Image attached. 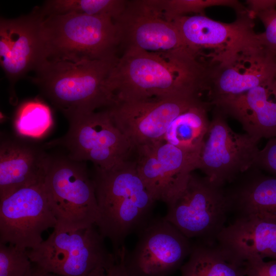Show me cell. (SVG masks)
Segmentation results:
<instances>
[{
	"instance_id": "f1b7e54d",
	"label": "cell",
	"mask_w": 276,
	"mask_h": 276,
	"mask_svg": "<svg viewBox=\"0 0 276 276\" xmlns=\"http://www.w3.org/2000/svg\"><path fill=\"white\" fill-rule=\"evenodd\" d=\"M253 167L276 176V137L269 139L264 148L259 149Z\"/></svg>"
},
{
	"instance_id": "8992f818",
	"label": "cell",
	"mask_w": 276,
	"mask_h": 276,
	"mask_svg": "<svg viewBox=\"0 0 276 276\" xmlns=\"http://www.w3.org/2000/svg\"><path fill=\"white\" fill-rule=\"evenodd\" d=\"M95 226L71 231L54 229L47 239L27 249L31 261L39 270L60 276H91L106 270L117 260Z\"/></svg>"
},
{
	"instance_id": "484cf974",
	"label": "cell",
	"mask_w": 276,
	"mask_h": 276,
	"mask_svg": "<svg viewBox=\"0 0 276 276\" xmlns=\"http://www.w3.org/2000/svg\"><path fill=\"white\" fill-rule=\"evenodd\" d=\"M154 2L164 17L169 21L191 14L205 15V10L214 6L228 7L237 14L247 10L246 7L236 0H154Z\"/></svg>"
},
{
	"instance_id": "e575fe53",
	"label": "cell",
	"mask_w": 276,
	"mask_h": 276,
	"mask_svg": "<svg viewBox=\"0 0 276 276\" xmlns=\"http://www.w3.org/2000/svg\"><path fill=\"white\" fill-rule=\"evenodd\" d=\"M105 270H100L96 272L94 274L92 275L91 276H103L105 273Z\"/></svg>"
},
{
	"instance_id": "3957f363",
	"label": "cell",
	"mask_w": 276,
	"mask_h": 276,
	"mask_svg": "<svg viewBox=\"0 0 276 276\" xmlns=\"http://www.w3.org/2000/svg\"><path fill=\"white\" fill-rule=\"evenodd\" d=\"M119 57L79 62L47 60L32 81L68 120L116 103L108 79Z\"/></svg>"
},
{
	"instance_id": "d6986e66",
	"label": "cell",
	"mask_w": 276,
	"mask_h": 276,
	"mask_svg": "<svg viewBox=\"0 0 276 276\" xmlns=\"http://www.w3.org/2000/svg\"><path fill=\"white\" fill-rule=\"evenodd\" d=\"M226 188L230 213L236 218H258L276 222V176L252 167Z\"/></svg>"
},
{
	"instance_id": "8fae6325",
	"label": "cell",
	"mask_w": 276,
	"mask_h": 276,
	"mask_svg": "<svg viewBox=\"0 0 276 276\" xmlns=\"http://www.w3.org/2000/svg\"><path fill=\"white\" fill-rule=\"evenodd\" d=\"M198 164L211 181L225 186L254 167L259 141L238 133L228 125L225 116L215 108Z\"/></svg>"
},
{
	"instance_id": "9c48e42d",
	"label": "cell",
	"mask_w": 276,
	"mask_h": 276,
	"mask_svg": "<svg viewBox=\"0 0 276 276\" xmlns=\"http://www.w3.org/2000/svg\"><path fill=\"white\" fill-rule=\"evenodd\" d=\"M63 137L45 143L44 147L60 146L74 161L89 160L97 170H108L129 159L134 150L129 140L113 122L107 109L93 112L70 120Z\"/></svg>"
},
{
	"instance_id": "e0dca14e",
	"label": "cell",
	"mask_w": 276,
	"mask_h": 276,
	"mask_svg": "<svg viewBox=\"0 0 276 276\" xmlns=\"http://www.w3.org/2000/svg\"><path fill=\"white\" fill-rule=\"evenodd\" d=\"M51 156L39 146L16 137H1L0 199L44 181Z\"/></svg>"
},
{
	"instance_id": "7c38bea8",
	"label": "cell",
	"mask_w": 276,
	"mask_h": 276,
	"mask_svg": "<svg viewBox=\"0 0 276 276\" xmlns=\"http://www.w3.org/2000/svg\"><path fill=\"white\" fill-rule=\"evenodd\" d=\"M56 225L44 181L20 188L0 199L1 243L33 249L43 241L42 233Z\"/></svg>"
},
{
	"instance_id": "d4e9b609",
	"label": "cell",
	"mask_w": 276,
	"mask_h": 276,
	"mask_svg": "<svg viewBox=\"0 0 276 276\" xmlns=\"http://www.w3.org/2000/svg\"><path fill=\"white\" fill-rule=\"evenodd\" d=\"M53 125L50 108L38 100L22 104L16 113L14 127L18 135L39 139L45 135Z\"/></svg>"
},
{
	"instance_id": "4dcf8cb0",
	"label": "cell",
	"mask_w": 276,
	"mask_h": 276,
	"mask_svg": "<svg viewBox=\"0 0 276 276\" xmlns=\"http://www.w3.org/2000/svg\"><path fill=\"white\" fill-rule=\"evenodd\" d=\"M245 3L247 10L255 18L260 12L276 8V0H247Z\"/></svg>"
},
{
	"instance_id": "4fadbf2b",
	"label": "cell",
	"mask_w": 276,
	"mask_h": 276,
	"mask_svg": "<svg viewBox=\"0 0 276 276\" xmlns=\"http://www.w3.org/2000/svg\"><path fill=\"white\" fill-rule=\"evenodd\" d=\"M201 101L197 97H175L117 102L107 110L135 150L163 141L171 122Z\"/></svg>"
},
{
	"instance_id": "9a60e30c",
	"label": "cell",
	"mask_w": 276,
	"mask_h": 276,
	"mask_svg": "<svg viewBox=\"0 0 276 276\" xmlns=\"http://www.w3.org/2000/svg\"><path fill=\"white\" fill-rule=\"evenodd\" d=\"M40 7L15 18L0 19V62L12 92L16 83L47 60L40 35Z\"/></svg>"
},
{
	"instance_id": "6da1fadb",
	"label": "cell",
	"mask_w": 276,
	"mask_h": 276,
	"mask_svg": "<svg viewBox=\"0 0 276 276\" xmlns=\"http://www.w3.org/2000/svg\"><path fill=\"white\" fill-rule=\"evenodd\" d=\"M208 72V66L189 50L165 53L128 49L119 58L108 86L116 103L199 98L206 91Z\"/></svg>"
},
{
	"instance_id": "cb8c5ba5",
	"label": "cell",
	"mask_w": 276,
	"mask_h": 276,
	"mask_svg": "<svg viewBox=\"0 0 276 276\" xmlns=\"http://www.w3.org/2000/svg\"><path fill=\"white\" fill-rule=\"evenodd\" d=\"M125 0H49L40 7L44 17L66 13L104 16L117 19L124 11Z\"/></svg>"
},
{
	"instance_id": "7a4b0ae2",
	"label": "cell",
	"mask_w": 276,
	"mask_h": 276,
	"mask_svg": "<svg viewBox=\"0 0 276 276\" xmlns=\"http://www.w3.org/2000/svg\"><path fill=\"white\" fill-rule=\"evenodd\" d=\"M93 180L99 210L95 225L110 240L118 260L126 238L152 218L155 201L139 174L135 159H128L108 170H97Z\"/></svg>"
},
{
	"instance_id": "5bb4252c",
	"label": "cell",
	"mask_w": 276,
	"mask_h": 276,
	"mask_svg": "<svg viewBox=\"0 0 276 276\" xmlns=\"http://www.w3.org/2000/svg\"><path fill=\"white\" fill-rule=\"evenodd\" d=\"M114 21L120 47L124 51L136 49L165 53L190 51L176 25L164 17L153 0L127 1L124 11Z\"/></svg>"
},
{
	"instance_id": "277c9868",
	"label": "cell",
	"mask_w": 276,
	"mask_h": 276,
	"mask_svg": "<svg viewBox=\"0 0 276 276\" xmlns=\"http://www.w3.org/2000/svg\"><path fill=\"white\" fill-rule=\"evenodd\" d=\"M40 35L48 60L79 62L117 55L120 39L111 18L66 13L44 17Z\"/></svg>"
},
{
	"instance_id": "603a6c76",
	"label": "cell",
	"mask_w": 276,
	"mask_h": 276,
	"mask_svg": "<svg viewBox=\"0 0 276 276\" xmlns=\"http://www.w3.org/2000/svg\"><path fill=\"white\" fill-rule=\"evenodd\" d=\"M210 106L201 101L180 113L169 125L163 141L199 159L210 127Z\"/></svg>"
},
{
	"instance_id": "44dd1931",
	"label": "cell",
	"mask_w": 276,
	"mask_h": 276,
	"mask_svg": "<svg viewBox=\"0 0 276 276\" xmlns=\"http://www.w3.org/2000/svg\"><path fill=\"white\" fill-rule=\"evenodd\" d=\"M152 146L159 163L158 201L168 205L185 188L193 171L198 169L199 159L163 141Z\"/></svg>"
},
{
	"instance_id": "7402d4cb",
	"label": "cell",
	"mask_w": 276,
	"mask_h": 276,
	"mask_svg": "<svg viewBox=\"0 0 276 276\" xmlns=\"http://www.w3.org/2000/svg\"><path fill=\"white\" fill-rule=\"evenodd\" d=\"M180 276H246L245 262L237 259L217 241L192 245Z\"/></svg>"
},
{
	"instance_id": "1f68e13d",
	"label": "cell",
	"mask_w": 276,
	"mask_h": 276,
	"mask_svg": "<svg viewBox=\"0 0 276 276\" xmlns=\"http://www.w3.org/2000/svg\"><path fill=\"white\" fill-rule=\"evenodd\" d=\"M103 276H131L127 271L122 260L116 261L108 267Z\"/></svg>"
},
{
	"instance_id": "52a82bcc",
	"label": "cell",
	"mask_w": 276,
	"mask_h": 276,
	"mask_svg": "<svg viewBox=\"0 0 276 276\" xmlns=\"http://www.w3.org/2000/svg\"><path fill=\"white\" fill-rule=\"evenodd\" d=\"M224 187L192 173L185 188L167 205L164 218L190 239L216 242L230 213Z\"/></svg>"
},
{
	"instance_id": "5b68a950",
	"label": "cell",
	"mask_w": 276,
	"mask_h": 276,
	"mask_svg": "<svg viewBox=\"0 0 276 276\" xmlns=\"http://www.w3.org/2000/svg\"><path fill=\"white\" fill-rule=\"evenodd\" d=\"M44 186L57 220L54 229L71 231L96 225L99 210L95 186L81 162L51 156Z\"/></svg>"
},
{
	"instance_id": "ffe728a7",
	"label": "cell",
	"mask_w": 276,
	"mask_h": 276,
	"mask_svg": "<svg viewBox=\"0 0 276 276\" xmlns=\"http://www.w3.org/2000/svg\"><path fill=\"white\" fill-rule=\"evenodd\" d=\"M217 242L243 262L254 255L276 260V222L236 218L224 227Z\"/></svg>"
},
{
	"instance_id": "30bf717a",
	"label": "cell",
	"mask_w": 276,
	"mask_h": 276,
	"mask_svg": "<svg viewBox=\"0 0 276 276\" xmlns=\"http://www.w3.org/2000/svg\"><path fill=\"white\" fill-rule=\"evenodd\" d=\"M137 235L132 250L125 249L119 259L131 276H169L192 250L190 239L164 217L152 218Z\"/></svg>"
},
{
	"instance_id": "ba28073f",
	"label": "cell",
	"mask_w": 276,
	"mask_h": 276,
	"mask_svg": "<svg viewBox=\"0 0 276 276\" xmlns=\"http://www.w3.org/2000/svg\"><path fill=\"white\" fill-rule=\"evenodd\" d=\"M247 11L225 23L205 15H189L173 22L187 47L209 67L262 45L255 31L254 19Z\"/></svg>"
},
{
	"instance_id": "f546056e",
	"label": "cell",
	"mask_w": 276,
	"mask_h": 276,
	"mask_svg": "<svg viewBox=\"0 0 276 276\" xmlns=\"http://www.w3.org/2000/svg\"><path fill=\"white\" fill-rule=\"evenodd\" d=\"M246 276H276V260L266 262L258 255L245 261Z\"/></svg>"
},
{
	"instance_id": "d6a6232c",
	"label": "cell",
	"mask_w": 276,
	"mask_h": 276,
	"mask_svg": "<svg viewBox=\"0 0 276 276\" xmlns=\"http://www.w3.org/2000/svg\"><path fill=\"white\" fill-rule=\"evenodd\" d=\"M32 276H60V275L52 273L44 272L38 269L34 265V272Z\"/></svg>"
},
{
	"instance_id": "836d02e7",
	"label": "cell",
	"mask_w": 276,
	"mask_h": 276,
	"mask_svg": "<svg viewBox=\"0 0 276 276\" xmlns=\"http://www.w3.org/2000/svg\"><path fill=\"white\" fill-rule=\"evenodd\" d=\"M269 85H270V87L272 93L274 94V95L276 97V74L275 75L274 78L273 79L272 82L270 83Z\"/></svg>"
},
{
	"instance_id": "ac0fdd59",
	"label": "cell",
	"mask_w": 276,
	"mask_h": 276,
	"mask_svg": "<svg viewBox=\"0 0 276 276\" xmlns=\"http://www.w3.org/2000/svg\"><path fill=\"white\" fill-rule=\"evenodd\" d=\"M270 83L235 96L222 97L209 102L225 117L241 123L246 133L260 141L276 137V97Z\"/></svg>"
},
{
	"instance_id": "2e32d148",
	"label": "cell",
	"mask_w": 276,
	"mask_h": 276,
	"mask_svg": "<svg viewBox=\"0 0 276 276\" xmlns=\"http://www.w3.org/2000/svg\"><path fill=\"white\" fill-rule=\"evenodd\" d=\"M275 74L276 57L262 45L240 53L209 67L206 91L209 101L270 83Z\"/></svg>"
},
{
	"instance_id": "4316f807",
	"label": "cell",
	"mask_w": 276,
	"mask_h": 276,
	"mask_svg": "<svg viewBox=\"0 0 276 276\" xmlns=\"http://www.w3.org/2000/svg\"><path fill=\"white\" fill-rule=\"evenodd\" d=\"M34 270L27 249L0 243V276H32Z\"/></svg>"
},
{
	"instance_id": "83f0119b",
	"label": "cell",
	"mask_w": 276,
	"mask_h": 276,
	"mask_svg": "<svg viewBox=\"0 0 276 276\" xmlns=\"http://www.w3.org/2000/svg\"><path fill=\"white\" fill-rule=\"evenodd\" d=\"M264 25L265 30L258 37L261 44L269 53L276 57V9L257 14Z\"/></svg>"
}]
</instances>
